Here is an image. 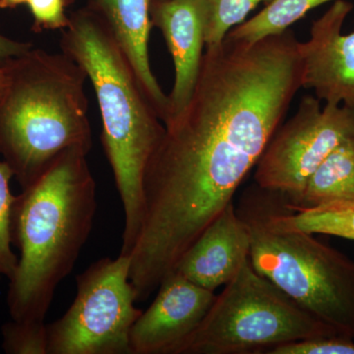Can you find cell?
<instances>
[{
  "mask_svg": "<svg viewBox=\"0 0 354 354\" xmlns=\"http://www.w3.org/2000/svg\"><path fill=\"white\" fill-rule=\"evenodd\" d=\"M32 48V43L8 38L0 31V66Z\"/></svg>",
  "mask_w": 354,
  "mask_h": 354,
  "instance_id": "7402d4cb",
  "label": "cell"
},
{
  "mask_svg": "<svg viewBox=\"0 0 354 354\" xmlns=\"http://www.w3.org/2000/svg\"><path fill=\"white\" fill-rule=\"evenodd\" d=\"M2 66L6 85L0 95V156L25 189L65 151L90 153L88 78L64 53L41 48H30Z\"/></svg>",
  "mask_w": 354,
  "mask_h": 354,
  "instance_id": "277c9868",
  "label": "cell"
},
{
  "mask_svg": "<svg viewBox=\"0 0 354 354\" xmlns=\"http://www.w3.org/2000/svg\"><path fill=\"white\" fill-rule=\"evenodd\" d=\"M236 211L250 234L249 260L256 272L337 335L354 339L353 261L313 234L272 227L255 185Z\"/></svg>",
  "mask_w": 354,
  "mask_h": 354,
  "instance_id": "5b68a950",
  "label": "cell"
},
{
  "mask_svg": "<svg viewBox=\"0 0 354 354\" xmlns=\"http://www.w3.org/2000/svg\"><path fill=\"white\" fill-rule=\"evenodd\" d=\"M255 190L266 221L272 227L354 241V208H298L279 193L262 189L257 184Z\"/></svg>",
  "mask_w": 354,
  "mask_h": 354,
  "instance_id": "5bb4252c",
  "label": "cell"
},
{
  "mask_svg": "<svg viewBox=\"0 0 354 354\" xmlns=\"http://www.w3.org/2000/svg\"><path fill=\"white\" fill-rule=\"evenodd\" d=\"M290 29L255 43L206 48L189 102L165 127L143 181L144 225L188 248L256 167L302 88Z\"/></svg>",
  "mask_w": 354,
  "mask_h": 354,
  "instance_id": "6da1fadb",
  "label": "cell"
},
{
  "mask_svg": "<svg viewBox=\"0 0 354 354\" xmlns=\"http://www.w3.org/2000/svg\"><path fill=\"white\" fill-rule=\"evenodd\" d=\"M88 153L79 148L60 153L15 198L11 236L20 256L6 299L14 320L44 321L90 236L97 186Z\"/></svg>",
  "mask_w": 354,
  "mask_h": 354,
  "instance_id": "7a4b0ae2",
  "label": "cell"
},
{
  "mask_svg": "<svg viewBox=\"0 0 354 354\" xmlns=\"http://www.w3.org/2000/svg\"><path fill=\"white\" fill-rule=\"evenodd\" d=\"M335 0H272L251 19L230 30L227 37L255 43L267 37L281 34L301 20L316 7Z\"/></svg>",
  "mask_w": 354,
  "mask_h": 354,
  "instance_id": "2e32d148",
  "label": "cell"
},
{
  "mask_svg": "<svg viewBox=\"0 0 354 354\" xmlns=\"http://www.w3.org/2000/svg\"><path fill=\"white\" fill-rule=\"evenodd\" d=\"M272 0H208V18L205 31L206 48L216 46L225 39L230 30L241 24L247 15L260 3Z\"/></svg>",
  "mask_w": 354,
  "mask_h": 354,
  "instance_id": "e0dca14e",
  "label": "cell"
},
{
  "mask_svg": "<svg viewBox=\"0 0 354 354\" xmlns=\"http://www.w3.org/2000/svg\"><path fill=\"white\" fill-rule=\"evenodd\" d=\"M29 0H0V8L1 9H14L18 6L27 4Z\"/></svg>",
  "mask_w": 354,
  "mask_h": 354,
  "instance_id": "603a6c76",
  "label": "cell"
},
{
  "mask_svg": "<svg viewBox=\"0 0 354 354\" xmlns=\"http://www.w3.org/2000/svg\"><path fill=\"white\" fill-rule=\"evenodd\" d=\"M150 16L164 36L176 73L167 125L183 113L196 84L206 48L208 0H151Z\"/></svg>",
  "mask_w": 354,
  "mask_h": 354,
  "instance_id": "8fae6325",
  "label": "cell"
},
{
  "mask_svg": "<svg viewBox=\"0 0 354 354\" xmlns=\"http://www.w3.org/2000/svg\"><path fill=\"white\" fill-rule=\"evenodd\" d=\"M62 53L92 84L102 118L101 140L124 212L120 255L131 254L144 215L143 181L165 127L113 35L86 7L70 14Z\"/></svg>",
  "mask_w": 354,
  "mask_h": 354,
  "instance_id": "3957f363",
  "label": "cell"
},
{
  "mask_svg": "<svg viewBox=\"0 0 354 354\" xmlns=\"http://www.w3.org/2000/svg\"><path fill=\"white\" fill-rule=\"evenodd\" d=\"M250 234L234 203L203 230L183 254L174 272L214 291L234 278L249 259Z\"/></svg>",
  "mask_w": 354,
  "mask_h": 354,
  "instance_id": "7c38bea8",
  "label": "cell"
},
{
  "mask_svg": "<svg viewBox=\"0 0 354 354\" xmlns=\"http://www.w3.org/2000/svg\"><path fill=\"white\" fill-rule=\"evenodd\" d=\"M74 0H29L27 6L32 17V31L41 32L48 30H64L68 27L70 16L67 7Z\"/></svg>",
  "mask_w": 354,
  "mask_h": 354,
  "instance_id": "44dd1931",
  "label": "cell"
},
{
  "mask_svg": "<svg viewBox=\"0 0 354 354\" xmlns=\"http://www.w3.org/2000/svg\"><path fill=\"white\" fill-rule=\"evenodd\" d=\"M353 4L335 0L312 23L310 39L298 44L302 60V88L313 90L326 104L354 111V32L342 34Z\"/></svg>",
  "mask_w": 354,
  "mask_h": 354,
  "instance_id": "9c48e42d",
  "label": "cell"
},
{
  "mask_svg": "<svg viewBox=\"0 0 354 354\" xmlns=\"http://www.w3.org/2000/svg\"><path fill=\"white\" fill-rule=\"evenodd\" d=\"M6 85V72L3 66H0V95L3 93Z\"/></svg>",
  "mask_w": 354,
  "mask_h": 354,
  "instance_id": "cb8c5ba5",
  "label": "cell"
},
{
  "mask_svg": "<svg viewBox=\"0 0 354 354\" xmlns=\"http://www.w3.org/2000/svg\"><path fill=\"white\" fill-rule=\"evenodd\" d=\"M13 172L4 160L0 162V281L10 279L18 264V256L13 252L11 220L15 195L10 190Z\"/></svg>",
  "mask_w": 354,
  "mask_h": 354,
  "instance_id": "d6986e66",
  "label": "cell"
},
{
  "mask_svg": "<svg viewBox=\"0 0 354 354\" xmlns=\"http://www.w3.org/2000/svg\"><path fill=\"white\" fill-rule=\"evenodd\" d=\"M205 290L176 272L162 281L153 304L133 325L132 354H176L198 329L215 302Z\"/></svg>",
  "mask_w": 354,
  "mask_h": 354,
  "instance_id": "30bf717a",
  "label": "cell"
},
{
  "mask_svg": "<svg viewBox=\"0 0 354 354\" xmlns=\"http://www.w3.org/2000/svg\"><path fill=\"white\" fill-rule=\"evenodd\" d=\"M339 335L247 260L176 354H262L279 344Z\"/></svg>",
  "mask_w": 354,
  "mask_h": 354,
  "instance_id": "8992f818",
  "label": "cell"
},
{
  "mask_svg": "<svg viewBox=\"0 0 354 354\" xmlns=\"http://www.w3.org/2000/svg\"><path fill=\"white\" fill-rule=\"evenodd\" d=\"M266 354H354V339L342 335L311 337L279 344Z\"/></svg>",
  "mask_w": 354,
  "mask_h": 354,
  "instance_id": "ffe728a7",
  "label": "cell"
},
{
  "mask_svg": "<svg viewBox=\"0 0 354 354\" xmlns=\"http://www.w3.org/2000/svg\"><path fill=\"white\" fill-rule=\"evenodd\" d=\"M1 335L2 349L7 354H48L44 321L11 319L2 325Z\"/></svg>",
  "mask_w": 354,
  "mask_h": 354,
  "instance_id": "ac0fdd59",
  "label": "cell"
},
{
  "mask_svg": "<svg viewBox=\"0 0 354 354\" xmlns=\"http://www.w3.org/2000/svg\"><path fill=\"white\" fill-rule=\"evenodd\" d=\"M150 3L151 0H87L85 7L113 35L165 124L169 118V100L151 67L149 43L153 25Z\"/></svg>",
  "mask_w": 354,
  "mask_h": 354,
  "instance_id": "4fadbf2b",
  "label": "cell"
},
{
  "mask_svg": "<svg viewBox=\"0 0 354 354\" xmlns=\"http://www.w3.org/2000/svg\"><path fill=\"white\" fill-rule=\"evenodd\" d=\"M304 95L297 113L281 123L256 165L255 183L297 206L310 177L337 146L354 138V111Z\"/></svg>",
  "mask_w": 354,
  "mask_h": 354,
  "instance_id": "ba28073f",
  "label": "cell"
},
{
  "mask_svg": "<svg viewBox=\"0 0 354 354\" xmlns=\"http://www.w3.org/2000/svg\"><path fill=\"white\" fill-rule=\"evenodd\" d=\"M131 258L106 257L76 277L64 316L48 325V354H132L130 335L142 314L130 283Z\"/></svg>",
  "mask_w": 354,
  "mask_h": 354,
  "instance_id": "52a82bcc",
  "label": "cell"
},
{
  "mask_svg": "<svg viewBox=\"0 0 354 354\" xmlns=\"http://www.w3.org/2000/svg\"><path fill=\"white\" fill-rule=\"evenodd\" d=\"M293 207L354 208V138L328 156L310 177L301 199Z\"/></svg>",
  "mask_w": 354,
  "mask_h": 354,
  "instance_id": "9a60e30c",
  "label": "cell"
}]
</instances>
